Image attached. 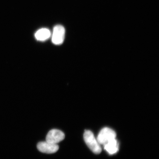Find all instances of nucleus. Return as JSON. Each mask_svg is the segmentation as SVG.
<instances>
[{"label": "nucleus", "mask_w": 159, "mask_h": 159, "mask_svg": "<svg viewBox=\"0 0 159 159\" xmlns=\"http://www.w3.org/2000/svg\"><path fill=\"white\" fill-rule=\"evenodd\" d=\"M84 139L87 146L95 154L100 153L102 151L100 144L99 143L97 139H95L94 134L89 130L85 131Z\"/></svg>", "instance_id": "obj_1"}, {"label": "nucleus", "mask_w": 159, "mask_h": 159, "mask_svg": "<svg viewBox=\"0 0 159 159\" xmlns=\"http://www.w3.org/2000/svg\"><path fill=\"white\" fill-rule=\"evenodd\" d=\"M116 134L114 130L108 128H105L99 133L97 140L99 143L103 146L109 141L116 139Z\"/></svg>", "instance_id": "obj_2"}, {"label": "nucleus", "mask_w": 159, "mask_h": 159, "mask_svg": "<svg viewBox=\"0 0 159 159\" xmlns=\"http://www.w3.org/2000/svg\"><path fill=\"white\" fill-rule=\"evenodd\" d=\"M65 33V29L62 25H56L53 28L52 38V41L53 43L57 45L62 44L64 40Z\"/></svg>", "instance_id": "obj_3"}, {"label": "nucleus", "mask_w": 159, "mask_h": 159, "mask_svg": "<svg viewBox=\"0 0 159 159\" xmlns=\"http://www.w3.org/2000/svg\"><path fill=\"white\" fill-rule=\"evenodd\" d=\"M65 135L62 131L57 129H52L49 131L46 138V141L57 144L64 140Z\"/></svg>", "instance_id": "obj_4"}, {"label": "nucleus", "mask_w": 159, "mask_h": 159, "mask_svg": "<svg viewBox=\"0 0 159 159\" xmlns=\"http://www.w3.org/2000/svg\"><path fill=\"white\" fill-rule=\"evenodd\" d=\"M37 148L39 152L47 154H52L57 152L59 147L57 144L52 143L47 141L40 142L37 145Z\"/></svg>", "instance_id": "obj_5"}, {"label": "nucleus", "mask_w": 159, "mask_h": 159, "mask_svg": "<svg viewBox=\"0 0 159 159\" xmlns=\"http://www.w3.org/2000/svg\"><path fill=\"white\" fill-rule=\"evenodd\" d=\"M104 148L109 154L116 153L119 150V144L116 139H112L104 145Z\"/></svg>", "instance_id": "obj_6"}, {"label": "nucleus", "mask_w": 159, "mask_h": 159, "mask_svg": "<svg viewBox=\"0 0 159 159\" xmlns=\"http://www.w3.org/2000/svg\"><path fill=\"white\" fill-rule=\"evenodd\" d=\"M51 31L46 28H43L38 30L35 33V36L37 40L45 41L49 39L51 36Z\"/></svg>", "instance_id": "obj_7"}]
</instances>
